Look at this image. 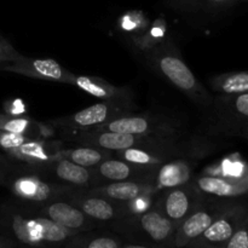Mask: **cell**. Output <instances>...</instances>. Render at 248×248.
Masks as SVG:
<instances>
[{
  "label": "cell",
  "mask_w": 248,
  "mask_h": 248,
  "mask_svg": "<svg viewBox=\"0 0 248 248\" xmlns=\"http://www.w3.org/2000/svg\"><path fill=\"white\" fill-rule=\"evenodd\" d=\"M217 142L211 133L188 131L181 135L154 136L140 148L114 153V157L137 165L160 166L174 160H200L213 154Z\"/></svg>",
  "instance_id": "6da1fadb"
},
{
  "label": "cell",
  "mask_w": 248,
  "mask_h": 248,
  "mask_svg": "<svg viewBox=\"0 0 248 248\" xmlns=\"http://www.w3.org/2000/svg\"><path fill=\"white\" fill-rule=\"evenodd\" d=\"M7 239L19 248H60L75 235L51 219L29 213L12 212L2 222Z\"/></svg>",
  "instance_id": "7a4b0ae2"
},
{
  "label": "cell",
  "mask_w": 248,
  "mask_h": 248,
  "mask_svg": "<svg viewBox=\"0 0 248 248\" xmlns=\"http://www.w3.org/2000/svg\"><path fill=\"white\" fill-rule=\"evenodd\" d=\"M148 60L161 77L186 94L199 108L203 111L210 108L213 94L196 79L181 56L172 51L171 46H156L149 52Z\"/></svg>",
  "instance_id": "3957f363"
},
{
  "label": "cell",
  "mask_w": 248,
  "mask_h": 248,
  "mask_svg": "<svg viewBox=\"0 0 248 248\" xmlns=\"http://www.w3.org/2000/svg\"><path fill=\"white\" fill-rule=\"evenodd\" d=\"M111 228L125 241L174 248V235L178 225L165 217L152 203L145 211L128 216Z\"/></svg>",
  "instance_id": "277c9868"
},
{
  "label": "cell",
  "mask_w": 248,
  "mask_h": 248,
  "mask_svg": "<svg viewBox=\"0 0 248 248\" xmlns=\"http://www.w3.org/2000/svg\"><path fill=\"white\" fill-rule=\"evenodd\" d=\"M94 131H111L140 136H173L188 132L189 130L188 124L172 114L132 111L111 119L98 128H94Z\"/></svg>",
  "instance_id": "5b68a950"
},
{
  "label": "cell",
  "mask_w": 248,
  "mask_h": 248,
  "mask_svg": "<svg viewBox=\"0 0 248 248\" xmlns=\"http://www.w3.org/2000/svg\"><path fill=\"white\" fill-rule=\"evenodd\" d=\"M136 109H137V106L135 102L101 101L69 116L48 121L47 125L60 131V135H62L64 140H67L70 136L77 135L79 132L98 128L99 126L104 125L111 119L132 113V111H136Z\"/></svg>",
  "instance_id": "8992f818"
},
{
  "label": "cell",
  "mask_w": 248,
  "mask_h": 248,
  "mask_svg": "<svg viewBox=\"0 0 248 248\" xmlns=\"http://www.w3.org/2000/svg\"><path fill=\"white\" fill-rule=\"evenodd\" d=\"M211 135L239 137L248 127V92L239 94H213L210 108L205 111Z\"/></svg>",
  "instance_id": "52a82bcc"
},
{
  "label": "cell",
  "mask_w": 248,
  "mask_h": 248,
  "mask_svg": "<svg viewBox=\"0 0 248 248\" xmlns=\"http://www.w3.org/2000/svg\"><path fill=\"white\" fill-rule=\"evenodd\" d=\"M27 166L35 176L67 188L90 189L103 184L93 169H86L63 157Z\"/></svg>",
  "instance_id": "ba28073f"
},
{
  "label": "cell",
  "mask_w": 248,
  "mask_h": 248,
  "mask_svg": "<svg viewBox=\"0 0 248 248\" xmlns=\"http://www.w3.org/2000/svg\"><path fill=\"white\" fill-rule=\"evenodd\" d=\"M193 181L156 191L153 205L174 224L179 225L205 199Z\"/></svg>",
  "instance_id": "9c48e42d"
},
{
  "label": "cell",
  "mask_w": 248,
  "mask_h": 248,
  "mask_svg": "<svg viewBox=\"0 0 248 248\" xmlns=\"http://www.w3.org/2000/svg\"><path fill=\"white\" fill-rule=\"evenodd\" d=\"M67 195L62 198L74 203L98 225L114 227L124 218L132 215L128 203L116 202L103 196L90 194L85 189H75V191L72 189L68 191Z\"/></svg>",
  "instance_id": "30bf717a"
},
{
  "label": "cell",
  "mask_w": 248,
  "mask_h": 248,
  "mask_svg": "<svg viewBox=\"0 0 248 248\" xmlns=\"http://www.w3.org/2000/svg\"><path fill=\"white\" fill-rule=\"evenodd\" d=\"M232 202L230 200L213 198L206 195L202 202L178 225L174 235V248H188L191 242L195 241L211 223Z\"/></svg>",
  "instance_id": "8fae6325"
},
{
  "label": "cell",
  "mask_w": 248,
  "mask_h": 248,
  "mask_svg": "<svg viewBox=\"0 0 248 248\" xmlns=\"http://www.w3.org/2000/svg\"><path fill=\"white\" fill-rule=\"evenodd\" d=\"M248 212V202L232 201L188 248H224Z\"/></svg>",
  "instance_id": "7c38bea8"
},
{
  "label": "cell",
  "mask_w": 248,
  "mask_h": 248,
  "mask_svg": "<svg viewBox=\"0 0 248 248\" xmlns=\"http://www.w3.org/2000/svg\"><path fill=\"white\" fill-rule=\"evenodd\" d=\"M33 212L41 217L48 218L75 234L90 232L99 227L96 222L90 219L79 207L63 198L53 199L47 202L41 203L36 207V211Z\"/></svg>",
  "instance_id": "4fadbf2b"
},
{
  "label": "cell",
  "mask_w": 248,
  "mask_h": 248,
  "mask_svg": "<svg viewBox=\"0 0 248 248\" xmlns=\"http://www.w3.org/2000/svg\"><path fill=\"white\" fill-rule=\"evenodd\" d=\"M193 183L202 194L230 201L248 202V172L241 177H222L201 174Z\"/></svg>",
  "instance_id": "5bb4252c"
},
{
  "label": "cell",
  "mask_w": 248,
  "mask_h": 248,
  "mask_svg": "<svg viewBox=\"0 0 248 248\" xmlns=\"http://www.w3.org/2000/svg\"><path fill=\"white\" fill-rule=\"evenodd\" d=\"M0 69L35 78V79L68 85L73 84L75 75L53 60H33L27 57H23L16 62L0 63Z\"/></svg>",
  "instance_id": "9a60e30c"
},
{
  "label": "cell",
  "mask_w": 248,
  "mask_h": 248,
  "mask_svg": "<svg viewBox=\"0 0 248 248\" xmlns=\"http://www.w3.org/2000/svg\"><path fill=\"white\" fill-rule=\"evenodd\" d=\"M157 167L159 166L132 164V162L125 161V160L110 157L94 167L93 170L97 176L103 182V184L110 183V182L133 181L149 184L150 186H153L152 183L157 171Z\"/></svg>",
  "instance_id": "2e32d148"
},
{
  "label": "cell",
  "mask_w": 248,
  "mask_h": 248,
  "mask_svg": "<svg viewBox=\"0 0 248 248\" xmlns=\"http://www.w3.org/2000/svg\"><path fill=\"white\" fill-rule=\"evenodd\" d=\"M85 190L90 194L103 196L109 200L123 203L133 202L138 199L154 196L155 194V190L149 184L133 181L110 182V183H104L93 188L85 189Z\"/></svg>",
  "instance_id": "e0dca14e"
},
{
  "label": "cell",
  "mask_w": 248,
  "mask_h": 248,
  "mask_svg": "<svg viewBox=\"0 0 248 248\" xmlns=\"http://www.w3.org/2000/svg\"><path fill=\"white\" fill-rule=\"evenodd\" d=\"M73 86L101 101L133 102V93L128 87H118L107 80L90 75H74Z\"/></svg>",
  "instance_id": "ac0fdd59"
},
{
  "label": "cell",
  "mask_w": 248,
  "mask_h": 248,
  "mask_svg": "<svg viewBox=\"0 0 248 248\" xmlns=\"http://www.w3.org/2000/svg\"><path fill=\"white\" fill-rule=\"evenodd\" d=\"M198 164L195 160H174L160 165L152 183L155 193L193 181L194 170Z\"/></svg>",
  "instance_id": "d6986e66"
},
{
  "label": "cell",
  "mask_w": 248,
  "mask_h": 248,
  "mask_svg": "<svg viewBox=\"0 0 248 248\" xmlns=\"http://www.w3.org/2000/svg\"><path fill=\"white\" fill-rule=\"evenodd\" d=\"M240 0H165L167 9L183 16L213 17L232 9Z\"/></svg>",
  "instance_id": "ffe728a7"
},
{
  "label": "cell",
  "mask_w": 248,
  "mask_h": 248,
  "mask_svg": "<svg viewBox=\"0 0 248 248\" xmlns=\"http://www.w3.org/2000/svg\"><path fill=\"white\" fill-rule=\"evenodd\" d=\"M62 150L63 149H61V143L46 142V140L39 138V140H29V142L11 150H7V152L18 160H21L22 162L33 165L58 159L61 156Z\"/></svg>",
  "instance_id": "44dd1931"
},
{
  "label": "cell",
  "mask_w": 248,
  "mask_h": 248,
  "mask_svg": "<svg viewBox=\"0 0 248 248\" xmlns=\"http://www.w3.org/2000/svg\"><path fill=\"white\" fill-rule=\"evenodd\" d=\"M124 237L114 232H90L75 234L63 248H121Z\"/></svg>",
  "instance_id": "7402d4cb"
},
{
  "label": "cell",
  "mask_w": 248,
  "mask_h": 248,
  "mask_svg": "<svg viewBox=\"0 0 248 248\" xmlns=\"http://www.w3.org/2000/svg\"><path fill=\"white\" fill-rule=\"evenodd\" d=\"M60 157L69 160L86 169H94L106 160L114 157V153L89 145H75V148L72 149H63Z\"/></svg>",
  "instance_id": "603a6c76"
},
{
  "label": "cell",
  "mask_w": 248,
  "mask_h": 248,
  "mask_svg": "<svg viewBox=\"0 0 248 248\" xmlns=\"http://www.w3.org/2000/svg\"><path fill=\"white\" fill-rule=\"evenodd\" d=\"M215 94H239L248 92V70L215 75L208 80Z\"/></svg>",
  "instance_id": "cb8c5ba5"
},
{
  "label": "cell",
  "mask_w": 248,
  "mask_h": 248,
  "mask_svg": "<svg viewBox=\"0 0 248 248\" xmlns=\"http://www.w3.org/2000/svg\"><path fill=\"white\" fill-rule=\"evenodd\" d=\"M0 131L11 133H19L33 138H41L40 125L26 118H12L0 115Z\"/></svg>",
  "instance_id": "d4e9b609"
},
{
  "label": "cell",
  "mask_w": 248,
  "mask_h": 248,
  "mask_svg": "<svg viewBox=\"0 0 248 248\" xmlns=\"http://www.w3.org/2000/svg\"><path fill=\"white\" fill-rule=\"evenodd\" d=\"M224 248H248V212Z\"/></svg>",
  "instance_id": "484cf974"
},
{
  "label": "cell",
  "mask_w": 248,
  "mask_h": 248,
  "mask_svg": "<svg viewBox=\"0 0 248 248\" xmlns=\"http://www.w3.org/2000/svg\"><path fill=\"white\" fill-rule=\"evenodd\" d=\"M36 140V138L29 137L26 135H19V133H11L6 131H0V148L5 150H11L14 148L19 147L29 140ZM39 140V138H38Z\"/></svg>",
  "instance_id": "4316f807"
},
{
  "label": "cell",
  "mask_w": 248,
  "mask_h": 248,
  "mask_svg": "<svg viewBox=\"0 0 248 248\" xmlns=\"http://www.w3.org/2000/svg\"><path fill=\"white\" fill-rule=\"evenodd\" d=\"M24 56L17 52L7 41L0 40V63L6 62H16V61L22 60Z\"/></svg>",
  "instance_id": "83f0119b"
},
{
  "label": "cell",
  "mask_w": 248,
  "mask_h": 248,
  "mask_svg": "<svg viewBox=\"0 0 248 248\" xmlns=\"http://www.w3.org/2000/svg\"><path fill=\"white\" fill-rule=\"evenodd\" d=\"M121 248H166L161 246H155V245H147V244H138V242H128L125 241V244Z\"/></svg>",
  "instance_id": "f1b7e54d"
},
{
  "label": "cell",
  "mask_w": 248,
  "mask_h": 248,
  "mask_svg": "<svg viewBox=\"0 0 248 248\" xmlns=\"http://www.w3.org/2000/svg\"><path fill=\"white\" fill-rule=\"evenodd\" d=\"M0 248H19L17 247L11 240L7 239L4 235H0Z\"/></svg>",
  "instance_id": "f546056e"
},
{
  "label": "cell",
  "mask_w": 248,
  "mask_h": 248,
  "mask_svg": "<svg viewBox=\"0 0 248 248\" xmlns=\"http://www.w3.org/2000/svg\"><path fill=\"white\" fill-rule=\"evenodd\" d=\"M240 138H244V140H248V127L245 128L244 131H242L241 133L239 135Z\"/></svg>",
  "instance_id": "4dcf8cb0"
},
{
  "label": "cell",
  "mask_w": 248,
  "mask_h": 248,
  "mask_svg": "<svg viewBox=\"0 0 248 248\" xmlns=\"http://www.w3.org/2000/svg\"><path fill=\"white\" fill-rule=\"evenodd\" d=\"M244 1H248V0H240V2H244Z\"/></svg>",
  "instance_id": "1f68e13d"
},
{
  "label": "cell",
  "mask_w": 248,
  "mask_h": 248,
  "mask_svg": "<svg viewBox=\"0 0 248 248\" xmlns=\"http://www.w3.org/2000/svg\"><path fill=\"white\" fill-rule=\"evenodd\" d=\"M44 248H48V247H44ZM60 248H63V247H60Z\"/></svg>",
  "instance_id": "d6a6232c"
}]
</instances>
